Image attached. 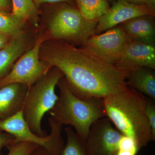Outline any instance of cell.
Returning a JSON list of instances; mask_svg holds the SVG:
<instances>
[{
	"instance_id": "1",
	"label": "cell",
	"mask_w": 155,
	"mask_h": 155,
	"mask_svg": "<svg viewBox=\"0 0 155 155\" xmlns=\"http://www.w3.org/2000/svg\"><path fill=\"white\" fill-rule=\"evenodd\" d=\"M40 58L62 72L70 91L81 99L104 98L128 87L126 72L116 64L66 42L45 41Z\"/></svg>"
},
{
	"instance_id": "2",
	"label": "cell",
	"mask_w": 155,
	"mask_h": 155,
	"mask_svg": "<svg viewBox=\"0 0 155 155\" xmlns=\"http://www.w3.org/2000/svg\"><path fill=\"white\" fill-rule=\"evenodd\" d=\"M103 101L106 117L122 134L134 140L139 150L153 141L144 95L127 87Z\"/></svg>"
},
{
	"instance_id": "3",
	"label": "cell",
	"mask_w": 155,
	"mask_h": 155,
	"mask_svg": "<svg viewBox=\"0 0 155 155\" xmlns=\"http://www.w3.org/2000/svg\"><path fill=\"white\" fill-rule=\"evenodd\" d=\"M60 91L58 99L49 111L50 116L58 123L75 128L76 133L86 140L92 125L106 117L103 98L82 100L70 91L63 77L58 84Z\"/></svg>"
},
{
	"instance_id": "4",
	"label": "cell",
	"mask_w": 155,
	"mask_h": 155,
	"mask_svg": "<svg viewBox=\"0 0 155 155\" xmlns=\"http://www.w3.org/2000/svg\"><path fill=\"white\" fill-rule=\"evenodd\" d=\"M63 77L58 68L52 67L31 86L26 95L22 108L23 117L31 130L41 137L48 135L42 128V120L58 101L59 97L56 94V87Z\"/></svg>"
},
{
	"instance_id": "5",
	"label": "cell",
	"mask_w": 155,
	"mask_h": 155,
	"mask_svg": "<svg viewBox=\"0 0 155 155\" xmlns=\"http://www.w3.org/2000/svg\"><path fill=\"white\" fill-rule=\"evenodd\" d=\"M97 21L85 19L78 9L65 5L58 8L48 23L50 38L81 45L94 35Z\"/></svg>"
},
{
	"instance_id": "6",
	"label": "cell",
	"mask_w": 155,
	"mask_h": 155,
	"mask_svg": "<svg viewBox=\"0 0 155 155\" xmlns=\"http://www.w3.org/2000/svg\"><path fill=\"white\" fill-rule=\"evenodd\" d=\"M48 35H42L36 40L32 48L15 63L10 72L0 80V87L12 83L25 85L28 89L45 75L51 68L40 58L42 45L47 40Z\"/></svg>"
},
{
	"instance_id": "7",
	"label": "cell",
	"mask_w": 155,
	"mask_h": 155,
	"mask_svg": "<svg viewBox=\"0 0 155 155\" xmlns=\"http://www.w3.org/2000/svg\"><path fill=\"white\" fill-rule=\"evenodd\" d=\"M0 130L13 136L15 142H29L43 147L50 155H61L64 148V140L60 130L52 129L49 135L39 136L31 130L23 117L22 110L0 121Z\"/></svg>"
},
{
	"instance_id": "8",
	"label": "cell",
	"mask_w": 155,
	"mask_h": 155,
	"mask_svg": "<svg viewBox=\"0 0 155 155\" xmlns=\"http://www.w3.org/2000/svg\"><path fill=\"white\" fill-rule=\"evenodd\" d=\"M130 41L125 31L119 25L104 33L90 37L81 45V48L115 64Z\"/></svg>"
},
{
	"instance_id": "9",
	"label": "cell",
	"mask_w": 155,
	"mask_h": 155,
	"mask_svg": "<svg viewBox=\"0 0 155 155\" xmlns=\"http://www.w3.org/2000/svg\"><path fill=\"white\" fill-rule=\"evenodd\" d=\"M123 134L105 117L92 125L85 140L88 155H117Z\"/></svg>"
},
{
	"instance_id": "10",
	"label": "cell",
	"mask_w": 155,
	"mask_h": 155,
	"mask_svg": "<svg viewBox=\"0 0 155 155\" xmlns=\"http://www.w3.org/2000/svg\"><path fill=\"white\" fill-rule=\"evenodd\" d=\"M146 15L154 16L153 8L146 5L133 4L127 0H118L98 20L95 35L100 34L130 19Z\"/></svg>"
},
{
	"instance_id": "11",
	"label": "cell",
	"mask_w": 155,
	"mask_h": 155,
	"mask_svg": "<svg viewBox=\"0 0 155 155\" xmlns=\"http://www.w3.org/2000/svg\"><path fill=\"white\" fill-rule=\"evenodd\" d=\"M115 64L125 72L140 67L154 70L155 45L131 41Z\"/></svg>"
},
{
	"instance_id": "12",
	"label": "cell",
	"mask_w": 155,
	"mask_h": 155,
	"mask_svg": "<svg viewBox=\"0 0 155 155\" xmlns=\"http://www.w3.org/2000/svg\"><path fill=\"white\" fill-rule=\"evenodd\" d=\"M28 88L19 83L0 87V121L22 110Z\"/></svg>"
},
{
	"instance_id": "13",
	"label": "cell",
	"mask_w": 155,
	"mask_h": 155,
	"mask_svg": "<svg viewBox=\"0 0 155 155\" xmlns=\"http://www.w3.org/2000/svg\"><path fill=\"white\" fill-rule=\"evenodd\" d=\"M153 15L141 16L120 25L132 41L155 45V24Z\"/></svg>"
},
{
	"instance_id": "14",
	"label": "cell",
	"mask_w": 155,
	"mask_h": 155,
	"mask_svg": "<svg viewBox=\"0 0 155 155\" xmlns=\"http://www.w3.org/2000/svg\"><path fill=\"white\" fill-rule=\"evenodd\" d=\"M153 70L148 67H140L126 71L127 86L155 100V73Z\"/></svg>"
},
{
	"instance_id": "15",
	"label": "cell",
	"mask_w": 155,
	"mask_h": 155,
	"mask_svg": "<svg viewBox=\"0 0 155 155\" xmlns=\"http://www.w3.org/2000/svg\"><path fill=\"white\" fill-rule=\"evenodd\" d=\"M26 41L22 31L11 38L8 43L0 49V80L10 72L15 61L25 49Z\"/></svg>"
},
{
	"instance_id": "16",
	"label": "cell",
	"mask_w": 155,
	"mask_h": 155,
	"mask_svg": "<svg viewBox=\"0 0 155 155\" xmlns=\"http://www.w3.org/2000/svg\"><path fill=\"white\" fill-rule=\"evenodd\" d=\"M78 11L85 19L97 21L110 8L107 0H75Z\"/></svg>"
},
{
	"instance_id": "17",
	"label": "cell",
	"mask_w": 155,
	"mask_h": 155,
	"mask_svg": "<svg viewBox=\"0 0 155 155\" xmlns=\"http://www.w3.org/2000/svg\"><path fill=\"white\" fill-rule=\"evenodd\" d=\"M67 142L64 145L62 155H88L86 142L71 127L65 128Z\"/></svg>"
},
{
	"instance_id": "18",
	"label": "cell",
	"mask_w": 155,
	"mask_h": 155,
	"mask_svg": "<svg viewBox=\"0 0 155 155\" xmlns=\"http://www.w3.org/2000/svg\"><path fill=\"white\" fill-rule=\"evenodd\" d=\"M12 2L11 14L20 21L24 22L35 16L36 6L33 0H12Z\"/></svg>"
},
{
	"instance_id": "19",
	"label": "cell",
	"mask_w": 155,
	"mask_h": 155,
	"mask_svg": "<svg viewBox=\"0 0 155 155\" xmlns=\"http://www.w3.org/2000/svg\"><path fill=\"white\" fill-rule=\"evenodd\" d=\"M23 24L12 14L0 10V33L12 37L21 32Z\"/></svg>"
},
{
	"instance_id": "20",
	"label": "cell",
	"mask_w": 155,
	"mask_h": 155,
	"mask_svg": "<svg viewBox=\"0 0 155 155\" xmlns=\"http://www.w3.org/2000/svg\"><path fill=\"white\" fill-rule=\"evenodd\" d=\"M39 146L29 142H14L6 147L8 150L7 155H30Z\"/></svg>"
},
{
	"instance_id": "21",
	"label": "cell",
	"mask_w": 155,
	"mask_h": 155,
	"mask_svg": "<svg viewBox=\"0 0 155 155\" xmlns=\"http://www.w3.org/2000/svg\"><path fill=\"white\" fill-rule=\"evenodd\" d=\"M139 150L134 140L123 135L117 155H136Z\"/></svg>"
},
{
	"instance_id": "22",
	"label": "cell",
	"mask_w": 155,
	"mask_h": 155,
	"mask_svg": "<svg viewBox=\"0 0 155 155\" xmlns=\"http://www.w3.org/2000/svg\"><path fill=\"white\" fill-rule=\"evenodd\" d=\"M146 114L151 130L153 141L155 140V106L150 98L147 97Z\"/></svg>"
},
{
	"instance_id": "23",
	"label": "cell",
	"mask_w": 155,
	"mask_h": 155,
	"mask_svg": "<svg viewBox=\"0 0 155 155\" xmlns=\"http://www.w3.org/2000/svg\"><path fill=\"white\" fill-rule=\"evenodd\" d=\"M14 141L15 139L13 136L0 130V155H4L3 153V149L7 147Z\"/></svg>"
},
{
	"instance_id": "24",
	"label": "cell",
	"mask_w": 155,
	"mask_h": 155,
	"mask_svg": "<svg viewBox=\"0 0 155 155\" xmlns=\"http://www.w3.org/2000/svg\"><path fill=\"white\" fill-rule=\"evenodd\" d=\"M131 3L140 5H146L153 8V4L154 0H127Z\"/></svg>"
},
{
	"instance_id": "25",
	"label": "cell",
	"mask_w": 155,
	"mask_h": 155,
	"mask_svg": "<svg viewBox=\"0 0 155 155\" xmlns=\"http://www.w3.org/2000/svg\"><path fill=\"white\" fill-rule=\"evenodd\" d=\"M72 0H35V4L39 6L41 4L47 3H59L62 2H70Z\"/></svg>"
},
{
	"instance_id": "26",
	"label": "cell",
	"mask_w": 155,
	"mask_h": 155,
	"mask_svg": "<svg viewBox=\"0 0 155 155\" xmlns=\"http://www.w3.org/2000/svg\"><path fill=\"white\" fill-rule=\"evenodd\" d=\"M30 155H50L47 150L43 147L39 146L31 153Z\"/></svg>"
},
{
	"instance_id": "27",
	"label": "cell",
	"mask_w": 155,
	"mask_h": 155,
	"mask_svg": "<svg viewBox=\"0 0 155 155\" xmlns=\"http://www.w3.org/2000/svg\"><path fill=\"white\" fill-rule=\"evenodd\" d=\"M9 37H10L0 33V49L4 47L8 43L11 39Z\"/></svg>"
},
{
	"instance_id": "28",
	"label": "cell",
	"mask_w": 155,
	"mask_h": 155,
	"mask_svg": "<svg viewBox=\"0 0 155 155\" xmlns=\"http://www.w3.org/2000/svg\"><path fill=\"white\" fill-rule=\"evenodd\" d=\"M11 8L9 0H0V10L8 11Z\"/></svg>"
}]
</instances>
